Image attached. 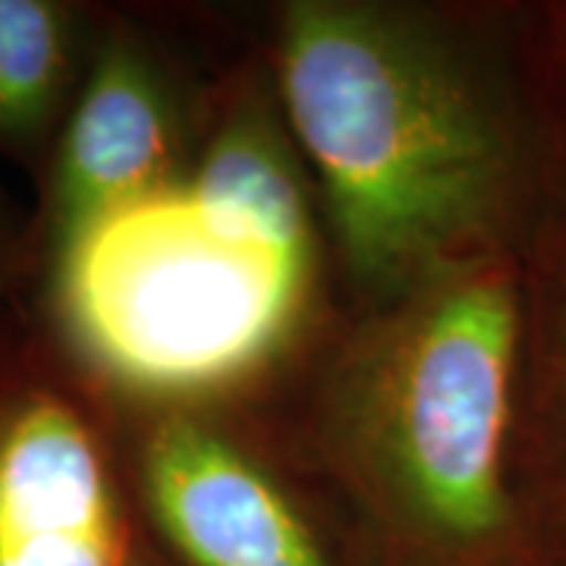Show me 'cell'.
Wrapping results in <instances>:
<instances>
[{
    "mask_svg": "<svg viewBox=\"0 0 566 566\" xmlns=\"http://www.w3.org/2000/svg\"><path fill=\"white\" fill-rule=\"evenodd\" d=\"M277 48L286 120L349 271L406 296L482 259L510 145L463 54L403 13L340 0L290 3Z\"/></svg>",
    "mask_w": 566,
    "mask_h": 566,
    "instance_id": "1",
    "label": "cell"
},
{
    "mask_svg": "<svg viewBox=\"0 0 566 566\" xmlns=\"http://www.w3.org/2000/svg\"><path fill=\"white\" fill-rule=\"evenodd\" d=\"M516 359V296L482 259L406 293L349 390L368 475L397 510L447 542L504 523V447Z\"/></svg>",
    "mask_w": 566,
    "mask_h": 566,
    "instance_id": "2",
    "label": "cell"
},
{
    "mask_svg": "<svg viewBox=\"0 0 566 566\" xmlns=\"http://www.w3.org/2000/svg\"><path fill=\"white\" fill-rule=\"evenodd\" d=\"M308 268L205 211L180 180L98 230L57 274L98 363L142 387H199L281 340Z\"/></svg>",
    "mask_w": 566,
    "mask_h": 566,
    "instance_id": "3",
    "label": "cell"
},
{
    "mask_svg": "<svg viewBox=\"0 0 566 566\" xmlns=\"http://www.w3.org/2000/svg\"><path fill=\"white\" fill-rule=\"evenodd\" d=\"M180 126L158 63L129 35L98 48L73 104L51 174L48 243L61 268L107 223L170 192Z\"/></svg>",
    "mask_w": 566,
    "mask_h": 566,
    "instance_id": "4",
    "label": "cell"
},
{
    "mask_svg": "<svg viewBox=\"0 0 566 566\" xmlns=\"http://www.w3.org/2000/svg\"><path fill=\"white\" fill-rule=\"evenodd\" d=\"M0 566H126L102 444L39 381H0Z\"/></svg>",
    "mask_w": 566,
    "mask_h": 566,
    "instance_id": "5",
    "label": "cell"
},
{
    "mask_svg": "<svg viewBox=\"0 0 566 566\" xmlns=\"http://www.w3.org/2000/svg\"><path fill=\"white\" fill-rule=\"evenodd\" d=\"M155 523L192 566H331L296 506L245 453L199 422L155 428L142 453Z\"/></svg>",
    "mask_w": 566,
    "mask_h": 566,
    "instance_id": "6",
    "label": "cell"
},
{
    "mask_svg": "<svg viewBox=\"0 0 566 566\" xmlns=\"http://www.w3.org/2000/svg\"><path fill=\"white\" fill-rule=\"evenodd\" d=\"M182 186L205 211L233 230L290 259L312 262L303 180L264 104L237 107Z\"/></svg>",
    "mask_w": 566,
    "mask_h": 566,
    "instance_id": "7",
    "label": "cell"
},
{
    "mask_svg": "<svg viewBox=\"0 0 566 566\" xmlns=\"http://www.w3.org/2000/svg\"><path fill=\"white\" fill-rule=\"evenodd\" d=\"M73 80V13L54 0H0V142L35 148Z\"/></svg>",
    "mask_w": 566,
    "mask_h": 566,
    "instance_id": "8",
    "label": "cell"
},
{
    "mask_svg": "<svg viewBox=\"0 0 566 566\" xmlns=\"http://www.w3.org/2000/svg\"><path fill=\"white\" fill-rule=\"evenodd\" d=\"M10 264H13V243H10L7 223L0 221V300H3L7 283H10Z\"/></svg>",
    "mask_w": 566,
    "mask_h": 566,
    "instance_id": "9",
    "label": "cell"
}]
</instances>
